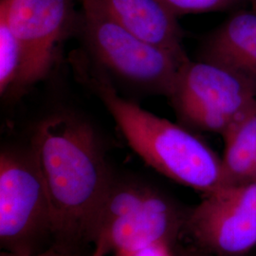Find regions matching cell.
<instances>
[{
  "instance_id": "5",
  "label": "cell",
  "mask_w": 256,
  "mask_h": 256,
  "mask_svg": "<svg viewBox=\"0 0 256 256\" xmlns=\"http://www.w3.org/2000/svg\"><path fill=\"white\" fill-rule=\"evenodd\" d=\"M52 234V218L43 176L32 150L0 154V244L4 252L32 254Z\"/></svg>"
},
{
  "instance_id": "11",
  "label": "cell",
  "mask_w": 256,
  "mask_h": 256,
  "mask_svg": "<svg viewBox=\"0 0 256 256\" xmlns=\"http://www.w3.org/2000/svg\"><path fill=\"white\" fill-rule=\"evenodd\" d=\"M222 137L223 186L250 182L256 158V101L232 122Z\"/></svg>"
},
{
  "instance_id": "14",
  "label": "cell",
  "mask_w": 256,
  "mask_h": 256,
  "mask_svg": "<svg viewBox=\"0 0 256 256\" xmlns=\"http://www.w3.org/2000/svg\"><path fill=\"white\" fill-rule=\"evenodd\" d=\"M170 247L165 244H156L126 256H172Z\"/></svg>"
},
{
  "instance_id": "16",
  "label": "cell",
  "mask_w": 256,
  "mask_h": 256,
  "mask_svg": "<svg viewBox=\"0 0 256 256\" xmlns=\"http://www.w3.org/2000/svg\"><path fill=\"white\" fill-rule=\"evenodd\" d=\"M256 182V158L252 169V173H250V182Z\"/></svg>"
},
{
  "instance_id": "18",
  "label": "cell",
  "mask_w": 256,
  "mask_h": 256,
  "mask_svg": "<svg viewBox=\"0 0 256 256\" xmlns=\"http://www.w3.org/2000/svg\"><path fill=\"white\" fill-rule=\"evenodd\" d=\"M92 256H102L101 254H97V252H94V254Z\"/></svg>"
},
{
  "instance_id": "3",
  "label": "cell",
  "mask_w": 256,
  "mask_h": 256,
  "mask_svg": "<svg viewBox=\"0 0 256 256\" xmlns=\"http://www.w3.org/2000/svg\"><path fill=\"white\" fill-rule=\"evenodd\" d=\"M184 223L162 192L144 183L113 178L86 240L102 256H126L156 244L171 246Z\"/></svg>"
},
{
  "instance_id": "9",
  "label": "cell",
  "mask_w": 256,
  "mask_h": 256,
  "mask_svg": "<svg viewBox=\"0 0 256 256\" xmlns=\"http://www.w3.org/2000/svg\"><path fill=\"white\" fill-rule=\"evenodd\" d=\"M134 36L174 54L186 56L178 16L162 0H94Z\"/></svg>"
},
{
  "instance_id": "2",
  "label": "cell",
  "mask_w": 256,
  "mask_h": 256,
  "mask_svg": "<svg viewBox=\"0 0 256 256\" xmlns=\"http://www.w3.org/2000/svg\"><path fill=\"white\" fill-rule=\"evenodd\" d=\"M92 80L128 144L147 164L204 194L224 185L222 160L200 138L122 98L104 74Z\"/></svg>"
},
{
  "instance_id": "12",
  "label": "cell",
  "mask_w": 256,
  "mask_h": 256,
  "mask_svg": "<svg viewBox=\"0 0 256 256\" xmlns=\"http://www.w3.org/2000/svg\"><path fill=\"white\" fill-rule=\"evenodd\" d=\"M23 66V54L16 37L0 20V93L6 94L18 84Z\"/></svg>"
},
{
  "instance_id": "8",
  "label": "cell",
  "mask_w": 256,
  "mask_h": 256,
  "mask_svg": "<svg viewBox=\"0 0 256 256\" xmlns=\"http://www.w3.org/2000/svg\"><path fill=\"white\" fill-rule=\"evenodd\" d=\"M0 20L22 48L16 88L41 81L50 72L58 43L74 20V0H0Z\"/></svg>"
},
{
  "instance_id": "4",
  "label": "cell",
  "mask_w": 256,
  "mask_h": 256,
  "mask_svg": "<svg viewBox=\"0 0 256 256\" xmlns=\"http://www.w3.org/2000/svg\"><path fill=\"white\" fill-rule=\"evenodd\" d=\"M82 4L84 36L102 68L130 86L170 97L188 57L134 36L94 0H82Z\"/></svg>"
},
{
  "instance_id": "10",
  "label": "cell",
  "mask_w": 256,
  "mask_h": 256,
  "mask_svg": "<svg viewBox=\"0 0 256 256\" xmlns=\"http://www.w3.org/2000/svg\"><path fill=\"white\" fill-rule=\"evenodd\" d=\"M200 60L218 64L256 82V10H240L204 42Z\"/></svg>"
},
{
  "instance_id": "6",
  "label": "cell",
  "mask_w": 256,
  "mask_h": 256,
  "mask_svg": "<svg viewBox=\"0 0 256 256\" xmlns=\"http://www.w3.org/2000/svg\"><path fill=\"white\" fill-rule=\"evenodd\" d=\"M169 98L185 124L222 135L256 101V82L226 66L188 59Z\"/></svg>"
},
{
  "instance_id": "15",
  "label": "cell",
  "mask_w": 256,
  "mask_h": 256,
  "mask_svg": "<svg viewBox=\"0 0 256 256\" xmlns=\"http://www.w3.org/2000/svg\"><path fill=\"white\" fill-rule=\"evenodd\" d=\"M1 256H75L68 252L64 248H50L44 252H36L32 254H12V252H4L1 254Z\"/></svg>"
},
{
  "instance_id": "1",
  "label": "cell",
  "mask_w": 256,
  "mask_h": 256,
  "mask_svg": "<svg viewBox=\"0 0 256 256\" xmlns=\"http://www.w3.org/2000/svg\"><path fill=\"white\" fill-rule=\"evenodd\" d=\"M30 150L46 185L52 234L86 240L113 180L95 131L84 120L56 113L37 126Z\"/></svg>"
},
{
  "instance_id": "7",
  "label": "cell",
  "mask_w": 256,
  "mask_h": 256,
  "mask_svg": "<svg viewBox=\"0 0 256 256\" xmlns=\"http://www.w3.org/2000/svg\"><path fill=\"white\" fill-rule=\"evenodd\" d=\"M196 243L216 256H241L256 247V182L205 194L185 218Z\"/></svg>"
},
{
  "instance_id": "13",
  "label": "cell",
  "mask_w": 256,
  "mask_h": 256,
  "mask_svg": "<svg viewBox=\"0 0 256 256\" xmlns=\"http://www.w3.org/2000/svg\"><path fill=\"white\" fill-rule=\"evenodd\" d=\"M178 18L191 14L221 12L234 8L240 0H162Z\"/></svg>"
},
{
  "instance_id": "17",
  "label": "cell",
  "mask_w": 256,
  "mask_h": 256,
  "mask_svg": "<svg viewBox=\"0 0 256 256\" xmlns=\"http://www.w3.org/2000/svg\"><path fill=\"white\" fill-rule=\"evenodd\" d=\"M247 1H248V3L250 4L252 10H256V0H247Z\"/></svg>"
}]
</instances>
